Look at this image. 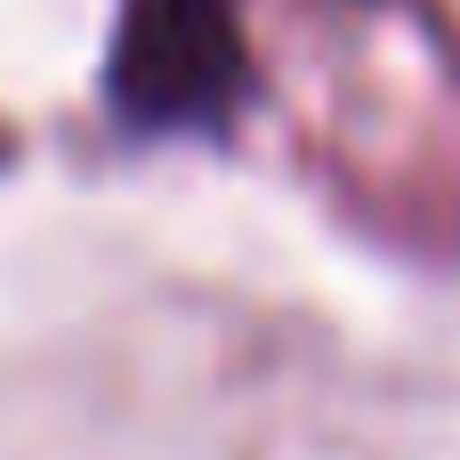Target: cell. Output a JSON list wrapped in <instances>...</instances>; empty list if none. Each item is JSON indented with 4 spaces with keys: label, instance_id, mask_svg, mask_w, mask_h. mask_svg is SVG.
<instances>
[{
    "label": "cell",
    "instance_id": "obj_1",
    "mask_svg": "<svg viewBox=\"0 0 460 460\" xmlns=\"http://www.w3.org/2000/svg\"><path fill=\"white\" fill-rule=\"evenodd\" d=\"M259 97L243 0H121L105 40V113L129 146L226 137Z\"/></svg>",
    "mask_w": 460,
    "mask_h": 460
}]
</instances>
